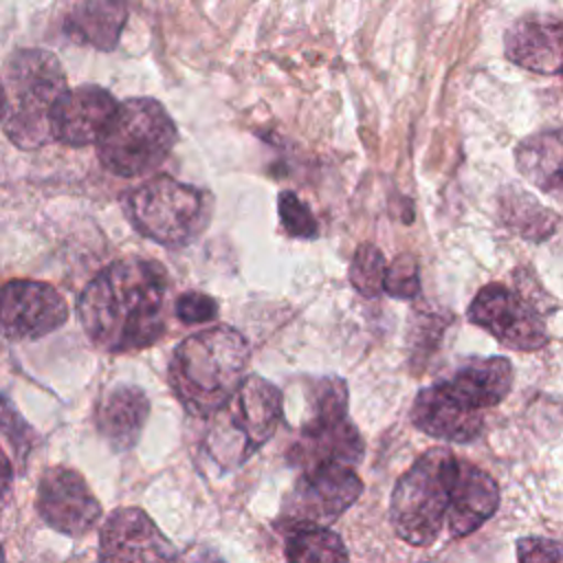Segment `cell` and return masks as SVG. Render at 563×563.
<instances>
[{
  "label": "cell",
  "instance_id": "obj_1",
  "mask_svg": "<svg viewBox=\"0 0 563 563\" xmlns=\"http://www.w3.org/2000/svg\"><path fill=\"white\" fill-rule=\"evenodd\" d=\"M167 273L163 264L123 257L97 273L79 295L77 314L88 339L106 352L150 347L165 334Z\"/></svg>",
  "mask_w": 563,
  "mask_h": 563
},
{
  "label": "cell",
  "instance_id": "obj_2",
  "mask_svg": "<svg viewBox=\"0 0 563 563\" xmlns=\"http://www.w3.org/2000/svg\"><path fill=\"white\" fill-rule=\"evenodd\" d=\"M249 356V343L238 330L229 325L200 330L174 350L169 385L191 416H213L244 383Z\"/></svg>",
  "mask_w": 563,
  "mask_h": 563
},
{
  "label": "cell",
  "instance_id": "obj_3",
  "mask_svg": "<svg viewBox=\"0 0 563 563\" xmlns=\"http://www.w3.org/2000/svg\"><path fill=\"white\" fill-rule=\"evenodd\" d=\"M462 460L449 449H429L396 482L389 519L396 534L409 545L424 548L446 530Z\"/></svg>",
  "mask_w": 563,
  "mask_h": 563
},
{
  "label": "cell",
  "instance_id": "obj_4",
  "mask_svg": "<svg viewBox=\"0 0 563 563\" xmlns=\"http://www.w3.org/2000/svg\"><path fill=\"white\" fill-rule=\"evenodd\" d=\"M59 59L42 48H22L4 68L2 130L20 150H37L53 139L51 112L66 92Z\"/></svg>",
  "mask_w": 563,
  "mask_h": 563
},
{
  "label": "cell",
  "instance_id": "obj_5",
  "mask_svg": "<svg viewBox=\"0 0 563 563\" xmlns=\"http://www.w3.org/2000/svg\"><path fill=\"white\" fill-rule=\"evenodd\" d=\"M174 143L176 125L163 103L134 97L119 103L95 145L101 165L110 174L136 178L152 174L169 156Z\"/></svg>",
  "mask_w": 563,
  "mask_h": 563
},
{
  "label": "cell",
  "instance_id": "obj_6",
  "mask_svg": "<svg viewBox=\"0 0 563 563\" xmlns=\"http://www.w3.org/2000/svg\"><path fill=\"white\" fill-rule=\"evenodd\" d=\"M134 229L163 244L183 246L196 240L209 222V196L172 176H156L123 200Z\"/></svg>",
  "mask_w": 563,
  "mask_h": 563
},
{
  "label": "cell",
  "instance_id": "obj_7",
  "mask_svg": "<svg viewBox=\"0 0 563 563\" xmlns=\"http://www.w3.org/2000/svg\"><path fill=\"white\" fill-rule=\"evenodd\" d=\"M279 418L282 391L271 380L251 374L233 398L213 413L209 453L224 468H235L271 440Z\"/></svg>",
  "mask_w": 563,
  "mask_h": 563
},
{
  "label": "cell",
  "instance_id": "obj_8",
  "mask_svg": "<svg viewBox=\"0 0 563 563\" xmlns=\"http://www.w3.org/2000/svg\"><path fill=\"white\" fill-rule=\"evenodd\" d=\"M363 493L354 466L319 464L299 471V477L284 501L286 521L328 526L341 517Z\"/></svg>",
  "mask_w": 563,
  "mask_h": 563
},
{
  "label": "cell",
  "instance_id": "obj_9",
  "mask_svg": "<svg viewBox=\"0 0 563 563\" xmlns=\"http://www.w3.org/2000/svg\"><path fill=\"white\" fill-rule=\"evenodd\" d=\"M468 321L519 352L539 350L550 339L539 310L521 292L501 284H488L475 295L468 306Z\"/></svg>",
  "mask_w": 563,
  "mask_h": 563
},
{
  "label": "cell",
  "instance_id": "obj_10",
  "mask_svg": "<svg viewBox=\"0 0 563 563\" xmlns=\"http://www.w3.org/2000/svg\"><path fill=\"white\" fill-rule=\"evenodd\" d=\"M35 508L53 530L81 537L101 517V504L84 475L70 466H48L37 484Z\"/></svg>",
  "mask_w": 563,
  "mask_h": 563
},
{
  "label": "cell",
  "instance_id": "obj_11",
  "mask_svg": "<svg viewBox=\"0 0 563 563\" xmlns=\"http://www.w3.org/2000/svg\"><path fill=\"white\" fill-rule=\"evenodd\" d=\"M176 552L150 515L128 506L112 510L99 532V563H174Z\"/></svg>",
  "mask_w": 563,
  "mask_h": 563
},
{
  "label": "cell",
  "instance_id": "obj_12",
  "mask_svg": "<svg viewBox=\"0 0 563 563\" xmlns=\"http://www.w3.org/2000/svg\"><path fill=\"white\" fill-rule=\"evenodd\" d=\"M66 299L46 282L11 279L2 288V332L9 339H40L64 325Z\"/></svg>",
  "mask_w": 563,
  "mask_h": 563
},
{
  "label": "cell",
  "instance_id": "obj_13",
  "mask_svg": "<svg viewBox=\"0 0 563 563\" xmlns=\"http://www.w3.org/2000/svg\"><path fill=\"white\" fill-rule=\"evenodd\" d=\"M411 422L431 438L464 444L482 433L484 413L460 398L444 380H438L413 398Z\"/></svg>",
  "mask_w": 563,
  "mask_h": 563
},
{
  "label": "cell",
  "instance_id": "obj_14",
  "mask_svg": "<svg viewBox=\"0 0 563 563\" xmlns=\"http://www.w3.org/2000/svg\"><path fill=\"white\" fill-rule=\"evenodd\" d=\"M117 108L114 97L101 86L68 88L51 112L53 139L73 147L97 143Z\"/></svg>",
  "mask_w": 563,
  "mask_h": 563
},
{
  "label": "cell",
  "instance_id": "obj_15",
  "mask_svg": "<svg viewBox=\"0 0 563 563\" xmlns=\"http://www.w3.org/2000/svg\"><path fill=\"white\" fill-rule=\"evenodd\" d=\"M363 457V438L345 418L299 427V440L288 451V462L303 471L319 464L356 466Z\"/></svg>",
  "mask_w": 563,
  "mask_h": 563
},
{
  "label": "cell",
  "instance_id": "obj_16",
  "mask_svg": "<svg viewBox=\"0 0 563 563\" xmlns=\"http://www.w3.org/2000/svg\"><path fill=\"white\" fill-rule=\"evenodd\" d=\"M506 57L517 66L554 75L563 73V22L550 15H526L504 37Z\"/></svg>",
  "mask_w": 563,
  "mask_h": 563
},
{
  "label": "cell",
  "instance_id": "obj_17",
  "mask_svg": "<svg viewBox=\"0 0 563 563\" xmlns=\"http://www.w3.org/2000/svg\"><path fill=\"white\" fill-rule=\"evenodd\" d=\"M150 413V400L136 385H114L97 405V429L114 451H128L136 444Z\"/></svg>",
  "mask_w": 563,
  "mask_h": 563
},
{
  "label": "cell",
  "instance_id": "obj_18",
  "mask_svg": "<svg viewBox=\"0 0 563 563\" xmlns=\"http://www.w3.org/2000/svg\"><path fill=\"white\" fill-rule=\"evenodd\" d=\"M497 506H499L497 482L479 466L462 460L446 534L453 539H462L475 532L486 519L495 515Z\"/></svg>",
  "mask_w": 563,
  "mask_h": 563
},
{
  "label": "cell",
  "instance_id": "obj_19",
  "mask_svg": "<svg viewBox=\"0 0 563 563\" xmlns=\"http://www.w3.org/2000/svg\"><path fill=\"white\" fill-rule=\"evenodd\" d=\"M128 20L123 0H84L64 18V35L81 46L112 51Z\"/></svg>",
  "mask_w": 563,
  "mask_h": 563
},
{
  "label": "cell",
  "instance_id": "obj_20",
  "mask_svg": "<svg viewBox=\"0 0 563 563\" xmlns=\"http://www.w3.org/2000/svg\"><path fill=\"white\" fill-rule=\"evenodd\" d=\"M444 383L471 407L484 411L508 396L512 387V365L504 356L466 358Z\"/></svg>",
  "mask_w": 563,
  "mask_h": 563
},
{
  "label": "cell",
  "instance_id": "obj_21",
  "mask_svg": "<svg viewBox=\"0 0 563 563\" xmlns=\"http://www.w3.org/2000/svg\"><path fill=\"white\" fill-rule=\"evenodd\" d=\"M517 169L541 191L563 198V128L537 132L517 145Z\"/></svg>",
  "mask_w": 563,
  "mask_h": 563
},
{
  "label": "cell",
  "instance_id": "obj_22",
  "mask_svg": "<svg viewBox=\"0 0 563 563\" xmlns=\"http://www.w3.org/2000/svg\"><path fill=\"white\" fill-rule=\"evenodd\" d=\"M286 563H350L345 543L325 526L284 521Z\"/></svg>",
  "mask_w": 563,
  "mask_h": 563
},
{
  "label": "cell",
  "instance_id": "obj_23",
  "mask_svg": "<svg viewBox=\"0 0 563 563\" xmlns=\"http://www.w3.org/2000/svg\"><path fill=\"white\" fill-rule=\"evenodd\" d=\"M499 216L510 231L526 240H545L559 224L556 213L517 187H506L499 194Z\"/></svg>",
  "mask_w": 563,
  "mask_h": 563
},
{
  "label": "cell",
  "instance_id": "obj_24",
  "mask_svg": "<svg viewBox=\"0 0 563 563\" xmlns=\"http://www.w3.org/2000/svg\"><path fill=\"white\" fill-rule=\"evenodd\" d=\"M347 416V387L336 376L310 380L306 387V413L299 427Z\"/></svg>",
  "mask_w": 563,
  "mask_h": 563
},
{
  "label": "cell",
  "instance_id": "obj_25",
  "mask_svg": "<svg viewBox=\"0 0 563 563\" xmlns=\"http://www.w3.org/2000/svg\"><path fill=\"white\" fill-rule=\"evenodd\" d=\"M387 262L378 246L365 242L361 244L350 262V284L363 297H376L385 290Z\"/></svg>",
  "mask_w": 563,
  "mask_h": 563
},
{
  "label": "cell",
  "instance_id": "obj_26",
  "mask_svg": "<svg viewBox=\"0 0 563 563\" xmlns=\"http://www.w3.org/2000/svg\"><path fill=\"white\" fill-rule=\"evenodd\" d=\"M277 209H279V220L282 227L288 235L301 238V240H312L319 233V224L308 209L303 200H299L297 194L292 191H282L277 198Z\"/></svg>",
  "mask_w": 563,
  "mask_h": 563
},
{
  "label": "cell",
  "instance_id": "obj_27",
  "mask_svg": "<svg viewBox=\"0 0 563 563\" xmlns=\"http://www.w3.org/2000/svg\"><path fill=\"white\" fill-rule=\"evenodd\" d=\"M420 290V275H418V264L411 255H398L385 277V292L396 299H411Z\"/></svg>",
  "mask_w": 563,
  "mask_h": 563
},
{
  "label": "cell",
  "instance_id": "obj_28",
  "mask_svg": "<svg viewBox=\"0 0 563 563\" xmlns=\"http://www.w3.org/2000/svg\"><path fill=\"white\" fill-rule=\"evenodd\" d=\"M176 317L178 321L187 325L196 323H209L218 314V301L211 295H205L200 290H187L176 297Z\"/></svg>",
  "mask_w": 563,
  "mask_h": 563
},
{
  "label": "cell",
  "instance_id": "obj_29",
  "mask_svg": "<svg viewBox=\"0 0 563 563\" xmlns=\"http://www.w3.org/2000/svg\"><path fill=\"white\" fill-rule=\"evenodd\" d=\"M2 433L11 442V446L15 449V460H20V464H24V457L31 451L35 433L22 420V416L11 407L9 398H4V407H2Z\"/></svg>",
  "mask_w": 563,
  "mask_h": 563
},
{
  "label": "cell",
  "instance_id": "obj_30",
  "mask_svg": "<svg viewBox=\"0 0 563 563\" xmlns=\"http://www.w3.org/2000/svg\"><path fill=\"white\" fill-rule=\"evenodd\" d=\"M519 563H563V543L545 537H523L517 541Z\"/></svg>",
  "mask_w": 563,
  "mask_h": 563
},
{
  "label": "cell",
  "instance_id": "obj_31",
  "mask_svg": "<svg viewBox=\"0 0 563 563\" xmlns=\"http://www.w3.org/2000/svg\"><path fill=\"white\" fill-rule=\"evenodd\" d=\"M174 563H224V561L216 550L196 543V545L185 548L180 554H176Z\"/></svg>",
  "mask_w": 563,
  "mask_h": 563
}]
</instances>
